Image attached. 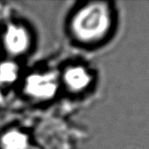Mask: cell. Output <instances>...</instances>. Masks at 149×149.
I'll list each match as a JSON object with an SVG mask.
<instances>
[{
  "instance_id": "6da1fadb",
  "label": "cell",
  "mask_w": 149,
  "mask_h": 149,
  "mask_svg": "<svg viewBox=\"0 0 149 149\" xmlns=\"http://www.w3.org/2000/svg\"><path fill=\"white\" fill-rule=\"evenodd\" d=\"M117 24V10L111 2H89L72 16L70 27L73 38L87 45L107 42Z\"/></svg>"
},
{
  "instance_id": "277c9868",
  "label": "cell",
  "mask_w": 149,
  "mask_h": 149,
  "mask_svg": "<svg viewBox=\"0 0 149 149\" xmlns=\"http://www.w3.org/2000/svg\"><path fill=\"white\" fill-rule=\"evenodd\" d=\"M4 46L11 54H21L30 45V35L27 30L17 24L10 25L4 34Z\"/></svg>"
},
{
  "instance_id": "7a4b0ae2",
  "label": "cell",
  "mask_w": 149,
  "mask_h": 149,
  "mask_svg": "<svg viewBox=\"0 0 149 149\" xmlns=\"http://www.w3.org/2000/svg\"><path fill=\"white\" fill-rule=\"evenodd\" d=\"M66 87L74 93H81L88 89L93 82V75L90 70L80 65L68 67L63 75Z\"/></svg>"
},
{
  "instance_id": "3957f363",
  "label": "cell",
  "mask_w": 149,
  "mask_h": 149,
  "mask_svg": "<svg viewBox=\"0 0 149 149\" xmlns=\"http://www.w3.org/2000/svg\"><path fill=\"white\" fill-rule=\"evenodd\" d=\"M58 86L57 77L53 74H37L27 80L26 90L29 94L38 99H47L52 96Z\"/></svg>"
},
{
  "instance_id": "5b68a950",
  "label": "cell",
  "mask_w": 149,
  "mask_h": 149,
  "mask_svg": "<svg viewBox=\"0 0 149 149\" xmlns=\"http://www.w3.org/2000/svg\"><path fill=\"white\" fill-rule=\"evenodd\" d=\"M16 73L17 69L13 65L10 64H5L0 68V78L3 80L9 81L13 79L16 77Z\"/></svg>"
}]
</instances>
